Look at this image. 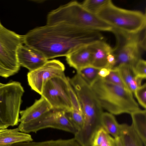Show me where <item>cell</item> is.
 I'll list each match as a JSON object with an SVG mask.
<instances>
[{"label":"cell","instance_id":"21","mask_svg":"<svg viewBox=\"0 0 146 146\" xmlns=\"http://www.w3.org/2000/svg\"><path fill=\"white\" fill-rule=\"evenodd\" d=\"M90 146H116L115 139L102 127L96 133Z\"/></svg>","mask_w":146,"mask_h":146},{"label":"cell","instance_id":"23","mask_svg":"<svg viewBox=\"0 0 146 146\" xmlns=\"http://www.w3.org/2000/svg\"><path fill=\"white\" fill-rule=\"evenodd\" d=\"M100 70L90 66L77 71V73L90 86L98 77Z\"/></svg>","mask_w":146,"mask_h":146},{"label":"cell","instance_id":"34","mask_svg":"<svg viewBox=\"0 0 146 146\" xmlns=\"http://www.w3.org/2000/svg\"><path fill=\"white\" fill-rule=\"evenodd\" d=\"M4 84L0 82V86H2Z\"/></svg>","mask_w":146,"mask_h":146},{"label":"cell","instance_id":"25","mask_svg":"<svg viewBox=\"0 0 146 146\" xmlns=\"http://www.w3.org/2000/svg\"><path fill=\"white\" fill-rule=\"evenodd\" d=\"M133 93L140 105L145 109L146 108V83L136 89Z\"/></svg>","mask_w":146,"mask_h":146},{"label":"cell","instance_id":"30","mask_svg":"<svg viewBox=\"0 0 146 146\" xmlns=\"http://www.w3.org/2000/svg\"><path fill=\"white\" fill-rule=\"evenodd\" d=\"M111 70L107 68H101L98 72V76L101 78H105L110 74Z\"/></svg>","mask_w":146,"mask_h":146},{"label":"cell","instance_id":"1","mask_svg":"<svg viewBox=\"0 0 146 146\" xmlns=\"http://www.w3.org/2000/svg\"><path fill=\"white\" fill-rule=\"evenodd\" d=\"M23 37L25 45L39 51L48 60L66 56L81 47L104 38L98 31L64 24L36 27Z\"/></svg>","mask_w":146,"mask_h":146},{"label":"cell","instance_id":"24","mask_svg":"<svg viewBox=\"0 0 146 146\" xmlns=\"http://www.w3.org/2000/svg\"><path fill=\"white\" fill-rule=\"evenodd\" d=\"M111 1L110 0H86L81 4L89 12L95 15Z\"/></svg>","mask_w":146,"mask_h":146},{"label":"cell","instance_id":"9","mask_svg":"<svg viewBox=\"0 0 146 146\" xmlns=\"http://www.w3.org/2000/svg\"><path fill=\"white\" fill-rule=\"evenodd\" d=\"M18 128L20 131L27 133H36L48 128L62 130L74 135L77 132L66 112L53 108L34 120L26 123H20Z\"/></svg>","mask_w":146,"mask_h":146},{"label":"cell","instance_id":"33","mask_svg":"<svg viewBox=\"0 0 146 146\" xmlns=\"http://www.w3.org/2000/svg\"><path fill=\"white\" fill-rule=\"evenodd\" d=\"M4 27H5L2 24L0 21V31L3 29L4 28Z\"/></svg>","mask_w":146,"mask_h":146},{"label":"cell","instance_id":"5","mask_svg":"<svg viewBox=\"0 0 146 146\" xmlns=\"http://www.w3.org/2000/svg\"><path fill=\"white\" fill-rule=\"evenodd\" d=\"M96 15L113 27L128 33H136L146 27L145 14L118 7L111 1Z\"/></svg>","mask_w":146,"mask_h":146},{"label":"cell","instance_id":"2","mask_svg":"<svg viewBox=\"0 0 146 146\" xmlns=\"http://www.w3.org/2000/svg\"><path fill=\"white\" fill-rule=\"evenodd\" d=\"M68 79L80 102L84 119L83 128L74 137L81 146H90L97 131L102 127L103 108L91 86L79 74L76 73Z\"/></svg>","mask_w":146,"mask_h":146},{"label":"cell","instance_id":"31","mask_svg":"<svg viewBox=\"0 0 146 146\" xmlns=\"http://www.w3.org/2000/svg\"><path fill=\"white\" fill-rule=\"evenodd\" d=\"M0 76L7 78L9 76L0 60Z\"/></svg>","mask_w":146,"mask_h":146},{"label":"cell","instance_id":"8","mask_svg":"<svg viewBox=\"0 0 146 146\" xmlns=\"http://www.w3.org/2000/svg\"><path fill=\"white\" fill-rule=\"evenodd\" d=\"M71 86L68 77L63 73L48 80L43 86L41 95L46 100L53 109L69 112L72 109Z\"/></svg>","mask_w":146,"mask_h":146},{"label":"cell","instance_id":"20","mask_svg":"<svg viewBox=\"0 0 146 146\" xmlns=\"http://www.w3.org/2000/svg\"><path fill=\"white\" fill-rule=\"evenodd\" d=\"M102 127L114 138L121 135L120 124L116 121L113 115L109 112H103L101 118Z\"/></svg>","mask_w":146,"mask_h":146},{"label":"cell","instance_id":"12","mask_svg":"<svg viewBox=\"0 0 146 146\" xmlns=\"http://www.w3.org/2000/svg\"><path fill=\"white\" fill-rule=\"evenodd\" d=\"M17 56L20 66L26 68L29 71L38 68L48 60L39 51L23 44L18 48Z\"/></svg>","mask_w":146,"mask_h":146},{"label":"cell","instance_id":"17","mask_svg":"<svg viewBox=\"0 0 146 146\" xmlns=\"http://www.w3.org/2000/svg\"><path fill=\"white\" fill-rule=\"evenodd\" d=\"M33 141L31 135L20 131L18 128L0 129V146H8L17 143Z\"/></svg>","mask_w":146,"mask_h":146},{"label":"cell","instance_id":"11","mask_svg":"<svg viewBox=\"0 0 146 146\" xmlns=\"http://www.w3.org/2000/svg\"><path fill=\"white\" fill-rule=\"evenodd\" d=\"M65 69L64 65L60 61L48 60L41 66L28 73V84L33 90L41 95L45 83L51 78L64 73Z\"/></svg>","mask_w":146,"mask_h":146},{"label":"cell","instance_id":"7","mask_svg":"<svg viewBox=\"0 0 146 146\" xmlns=\"http://www.w3.org/2000/svg\"><path fill=\"white\" fill-rule=\"evenodd\" d=\"M115 35L116 43L112 48V54L116 60L112 69L122 64L134 67L141 59L138 44V33H130L113 28L112 31Z\"/></svg>","mask_w":146,"mask_h":146},{"label":"cell","instance_id":"3","mask_svg":"<svg viewBox=\"0 0 146 146\" xmlns=\"http://www.w3.org/2000/svg\"><path fill=\"white\" fill-rule=\"evenodd\" d=\"M90 86L102 108L113 115L130 114L140 109L133 93L104 78L98 76Z\"/></svg>","mask_w":146,"mask_h":146},{"label":"cell","instance_id":"6","mask_svg":"<svg viewBox=\"0 0 146 146\" xmlns=\"http://www.w3.org/2000/svg\"><path fill=\"white\" fill-rule=\"evenodd\" d=\"M24 92L21 84L17 81L0 86V129L18 125Z\"/></svg>","mask_w":146,"mask_h":146},{"label":"cell","instance_id":"32","mask_svg":"<svg viewBox=\"0 0 146 146\" xmlns=\"http://www.w3.org/2000/svg\"><path fill=\"white\" fill-rule=\"evenodd\" d=\"M114 138L115 141L116 146H124L120 136Z\"/></svg>","mask_w":146,"mask_h":146},{"label":"cell","instance_id":"4","mask_svg":"<svg viewBox=\"0 0 146 146\" xmlns=\"http://www.w3.org/2000/svg\"><path fill=\"white\" fill-rule=\"evenodd\" d=\"M64 24L96 31H111L112 27L85 9L82 4L73 1L61 5L48 14L46 25Z\"/></svg>","mask_w":146,"mask_h":146},{"label":"cell","instance_id":"10","mask_svg":"<svg viewBox=\"0 0 146 146\" xmlns=\"http://www.w3.org/2000/svg\"><path fill=\"white\" fill-rule=\"evenodd\" d=\"M23 44V35L5 27L0 31V60L9 77L20 70L17 52Z\"/></svg>","mask_w":146,"mask_h":146},{"label":"cell","instance_id":"14","mask_svg":"<svg viewBox=\"0 0 146 146\" xmlns=\"http://www.w3.org/2000/svg\"><path fill=\"white\" fill-rule=\"evenodd\" d=\"M52 108L43 97L41 96L33 104L25 110H20V123H25L34 120L49 111Z\"/></svg>","mask_w":146,"mask_h":146},{"label":"cell","instance_id":"19","mask_svg":"<svg viewBox=\"0 0 146 146\" xmlns=\"http://www.w3.org/2000/svg\"><path fill=\"white\" fill-rule=\"evenodd\" d=\"M121 135L124 146H145L131 125L120 124Z\"/></svg>","mask_w":146,"mask_h":146},{"label":"cell","instance_id":"22","mask_svg":"<svg viewBox=\"0 0 146 146\" xmlns=\"http://www.w3.org/2000/svg\"><path fill=\"white\" fill-rule=\"evenodd\" d=\"M112 69L117 71L128 90L129 85L136 78L133 72V67L128 65L122 64Z\"/></svg>","mask_w":146,"mask_h":146},{"label":"cell","instance_id":"29","mask_svg":"<svg viewBox=\"0 0 146 146\" xmlns=\"http://www.w3.org/2000/svg\"><path fill=\"white\" fill-rule=\"evenodd\" d=\"M107 60L108 65L109 68L111 70L115 64L116 60L115 57L112 54H110L107 56Z\"/></svg>","mask_w":146,"mask_h":146},{"label":"cell","instance_id":"16","mask_svg":"<svg viewBox=\"0 0 146 146\" xmlns=\"http://www.w3.org/2000/svg\"><path fill=\"white\" fill-rule=\"evenodd\" d=\"M72 104L71 111L66 113L70 121L77 132L82 129L84 125V119L81 106L78 97L72 86L70 88Z\"/></svg>","mask_w":146,"mask_h":146},{"label":"cell","instance_id":"28","mask_svg":"<svg viewBox=\"0 0 146 146\" xmlns=\"http://www.w3.org/2000/svg\"><path fill=\"white\" fill-rule=\"evenodd\" d=\"M138 44L139 47L146 50V27L138 32Z\"/></svg>","mask_w":146,"mask_h":146},{"label":"cell","instance_id":"27","mask_svg":"<svg viewBox=\"0 0 146 146\" xmlns=\"http://www.w3.org/2000/svg\"><path fill=\"white\" fill-rule=\"evenodd\" d=\"M107 81L128 90L120 76L117 71L112 69L110 74L104 78Z\"/></svg>","mask_w":146,"mask_h":146},{"label":"cell","instance_id":"18","mask_svg":"<svg viewBox=\"0 0 146 146\" xmlns=\"http://www.w3.org/2000/svg\"><path fill=\"white\" fill-rule=\"evenodd\" d=\"M132 119L131 125L133 130L146 146V110L140 109L130 114Z\"/></svg>","mask_w":146,"mask_h":146},{"label":"cell","instance_id":"15","mask_svg":"<svg viewBox=\"0 0 146 146\" xmlns=\"http://www.w3.org/2000/svg\"><path fill=\"white\" fill-rule=\"evenodd\" d=\"M88 45L81 47L66 56V62L70 66L78 71L91 66L92 54Z\"/></svg>","mask_w":146,"mask_h":146},{"label":"cell","instance_id":"13","mask_svg":"<svg viewBox=\"0 0 146 146\" xmlns=\"http://www.w3.org/2000/svg\"><path fill=\"white\" fill-rule=\"evenodd\" d=\"M88 46L92 54L91 66L100 69L103 68L109 69L107 57L112 54V48L103 40L89 45Z\"/></svg>","mask_w":146,"mask_h":146},{"label":"cell","instance_id":"26","mask_svg":"<svg viewBox=\"0 0 146 146\" xmlns=\"http://www.w3.org/2000/svg\"><path fill=\"white\" fill-rule=\"evenodd\" d=\"M133 72L136 77L142 80L146 78V62L140 59L133 68Z\"/></svg>","mask_w":146,"mask_h":146}]
</instances>
